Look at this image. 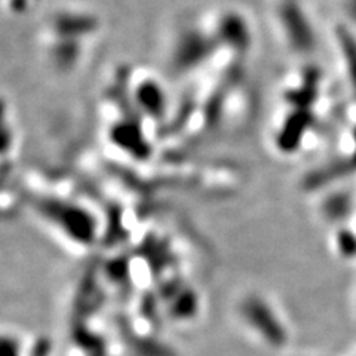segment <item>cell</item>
<instances>
[{"mask_svg":"<svg viewBox=\"0 0 356 356\" xmlns=\"http://www.w3.org/2000/svg\"><path fill=\"white\" fill-rule=\"evenodd\" d=\"M218 51L216 38L207 22L204 26L202 22H193L192 26L188 24L175 33L170 63L177 73L188 74L214 61Z\"/></svg>","mask_w":356,"mask_h":356,"instance_id":"1","label":"cell"},{"mask_svg":"<svg viewBox=\"0 0 356 356\" xmlns=\"http://www.w3.org/2000/svg\"><path fill=\"white\" fill-rule=\"evenodd\" d=\"M127 92L129 94V102L140 111L141 118H146L152 122L166 120L168 116V97L166 89L158 77L150 72L141 70L136 72L134 76L128 77Z\"/></svg>","mask_w":356,"mask_h":356,"instance_id":"2","label":"cell"},{"mask_svg":"<svg viewBox=\"0 0 356 356\" xmlns=\"http://www.w3.org/2000/svg\"><path fill=\"white\" fill-rule=\"evenodd\" d=\"M102 21L91 10L81 8H63L52 14L44 33L89 40L97 36Z\"/></svg>","mask_w":356,"mask_h":356,"instance_id":"3","label":"cell"},{"mask_svg":"<svg viewBox=\"0 0 356 356\" xmlns=\"http://www.w3.org/2000/svg\"><path fill=\"white\" fill-rule=\"evenodd\" d=\"M276 22L288 47L296 51H306L312 42L309 21L298 6L297 0H281L276 6Z\"/></svg>","mask_w":356,"mask_h":356,"instance_id":"4","label":"cell"},{"mask_svg":"<svg viewBox=\"0 0 356 356\" xmlns=\"http://www.w3.org/2000/svg\"><path fill=\"white\" fill-rule=\"evenodd\" d=\"M88 40L44 33L43 47L49 64L58 73H72L82 64Z\"/></svg>","mask_w":356,"mask_h":356,"instance_id":"5","label":"cell"}]
</instances>
